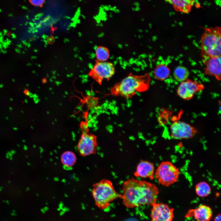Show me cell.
<instances>
[{
  "label": "cell",
  "mask_w": 221,
  "mask_h": 221,
  "mask_svg": "<svg viewBox=\"0 0 221 221\" xmlns=\"http://www.w3.org/2000/svg\"><path fill=\"white\" fill-rule=\"evenodd\" d=\"M123 204L127 208H133L143 205H152L157 203L159 193L154 184L132 178L123 184Z\"/></svg>",
  "instance_id": "6da1fadb"
},
{
  "label": "cell",
  "mask_w": 221,
  "mask_h": 221,
  "mask_svg": "<svg viewBox=\"0 0 221 221\" xmlns=\"http://www.w3.org/2000/svg\"><path fill=\"white\" fill-rule=\"evenodd\" d=\"M149 74L138 76L130 73L112 88V93L124 97H130L138 92L145 91L149 85Z\"/></svg>",
  "instance_id": "7a4b0ae2"
},
{
  "label": "cell",
  "mask_w": 221,
  "mask_h": 221,
  "mask_svg": "<svg viewBox=\"0 0 221 221\" xmlns=\"http://www.w3.org/2000/svg\"><path fill=\"white\" fill-rule=\"evenodd\" d=\"M200 39L202 60L221 56V29L220 27L204 28Z\"/></svg>",
  "instance_id": "3957f363"
},
{
  "label": "cell",
  "mask_w": 221,
  "mask_h": 221,
  "mask_svg": "<svg viewBox=\"0 0 221 221\" xmlns=\"http://www.w3.org/2000/svg\"><path fill=\"white\" fill-rule=\"evenodd\" d=\"M93 187L92 193L95 204L101 210L107 208L115 200L122 199V195L115 190L112 183L108 180L102 179Z\"/></svg>",
  "instance_id": "277c9868"
},
{
  "label": "cell",
  "mask_w": 221,
  "mask_h": 221,
  "mask_svg": "<svg viewBox=\"0 0 221 221\" xmlns=\"http://www.w3.org/2000/svg\"><path fill=\"white\" fill-rule=\"evenodd\" d=\"M180 173L179 169L168 161L161 162L155 173L159 184L166 187L177 182Z\"/></svg>",
  "instance_id": "5b68a950"
},
{
  "label": "cell",
  "mask_w": 221,
  "mask_h": 221,
  "mask_svg": "<svg viewBox=\"0 0 221 221\" xmlns=\"http://www.w3.org/2000/svg\"><path fill=\"white\" fill-rule=\"evenodd\" d=\"M115 68L114 64L107 61L96 63L89 73V75L99 83L104 79L108 80L114 74Z\"/></svg>",
  "instance_id": "8992f818"
},
{
  "label": "cell",
  "mask_w": 221,
  "mask_h": 221,
  "mask_svg": "<svg viewBox=\"0 0 221 221\" xmlns=\"http://www.w3.org/2000/svg\"><path fill=\"white\" fill-rule=\"evenodd\" d=\"M171 135L175 139L190 138L196 134V131L189 124L183 122L173 123L170 127Z\"/></svg>",
  "instance_id": "52a82bcc"
},
{
  "label": "cell",
  "mask_w": 221,
  "mask_h": 221,
  "mask_svg": "<svg viewBox=\"0 0 221 221\" xmlns=\"http://www.w3.org/2000/svg\"><path fill=\"white\" fill-rule=\"evenodd\" d=\"M204 88L203 85L196 81L187 79L181 82L178 87L177 92L181 98L185 100L191 99L196 92Z\"/></svg>",
  "instance_id": "ba28073f"
},
{
  "label": "cell",
  "mask_w": 221,
  "mask_h": 221,
  "mask_svg": "<svg viewBox=\"0 0 221 221\" xmlns=\"http://www.w3.org/2000/svg\"><path fill=\"white\" fill-rule=\"evenodd\" d=\"M150 217L151 221H172L173 210L168 205L156 203L152 205Z\"/></svg>",
  "instance_id": "9c48e42d"
},
{
  "label": "cell",
  "mask_w": 221,
  "mask_h": 221,
  "mask_svg": "<svg viewBox=\"0 0 221 221\" xmlns=\"http://www.w3.org/2000/svg\"><path fill=\"white\" fill-rule=\"evenodd\" d=\"M97 143L95 136L83 133L77 145L79 154L83 157L95 153Z\"/></svg>",
  "instance_id": "30bf717a"
},
{
  "label": "cell",
  "mask_w": 221,
  "mask_h": 221,
  "mask_svg": "<svg viewBox=\"0 0 221 221\" xmlns=\"http://www.w3.org/2000/svg\"><path fill=\"white\" fill-rule=\"evenodd\" d=\"M204 66V73L215 76L219 80L221 79V56L213 57L202 60Z\"/></svg>",
  "instance_id": "8fae6325"
},
{
  "label": "cell",
  "mask_w": 221,
  "mask_h": 221,
  "mask_svg": "<svg viewBox=\"0 0 221 221\" xmlns=\"http://www.w3.org/2000/svg\"><path fill=\"white\" fill-rule=\"evenodd\" d=\"M212 215V211L209 206L201 205L197 208L190 210L185 216L193 217L196 221H209Z\"/></svg>",
  "instance_id": "7c38bea8"
},
{
  "label": "cell",
  "mask_w": 221,
  "mask_h": 221,
  "mask_svg": "<svg viewBox=\"0 0 221 221\" xmlns=\"http://www.w3.org/2000/svg\"><path fill=\"white\" fill-rule=\"evenodd\" d=\"M154 166L153 164L147 161L141 160L138 164L136 170L134 173L136 177L148 178L153 180L154 174Z\"/></svg>",
  "instance_id": "4fadbf2b"
},
{
  "label": "cell",
  "mask_w": 221,
  "mask_h": 221,
  "mask_svg": "<svg viewBox=\"0 0 221 221\" xmlns=\"http://www.w3.org/2000/svg\"><path fill=\"white\" fill-rule=\"evenodd\" d=\"M165 0L172 5L176 11L187 14L190 11L195 0Z\"/></svg>",
  "instance_id": "5bb4252c"
},
{
  "label": "cell",
  "mask_w": 221,
  "mask_h": 221,
  "mask_svg": "<svg viewBox=\"0 0 221 221\" xmlns=\"http://www.w3.org/2000/svg\"><path fill=\"white\" fill-rule=\"evenodd\" d=\"M170 73L169 68L167 65L163 64H158L155 67L153 71L155 77L157 79L161 81L168 78Z\"/></svg>",
  "instance_id": "9a60e30c"
},
{
  "label": "cell",
  "mask_w": 221,
  "mask_h": 221,
  "mask_svg": "<svg viewBox=\"0 0 221 221\" xmlns=\"http://www.w3.org/2000/svg\"><path fill=\"white\" fill-rule=\"evenodd\" d=\"M75 154L70 151H66L61 155V160L64 168L66 169H71L76 161Z\"/></svg>",
  "instance_id": "2e32d148"
},
{
  "label": "cell",
  "mask_w": 221,
  "mask_h": 221,
  "mask_svg": "<svg viewBox=\"0 0 221 221\" xmlns=\"http://www.w3.org/2000/svg\"><path fill=\"white\" fill-rule=\"evenodd\" d=\"M173 75L176 80L181 82L188 79L189 75V72L186 67L179 65L175 69Z\"/></svg>",
  "instance_id": "e0dca14e"
},
{
  "label": "cell",
  "mask_w": 221,
  "mask_h": 221,
  "mask_svg": "<svg viewBox=\"0 0 221 221\" xmlns=\"http://www.w3.org/2000/svg\"><path fill=\"white\" fill-rule=\"evenodd\" d=\"M195 191L198 196L204 197L208 196L210 194L211 188L210 185L207 182L201 181L196 185Z\"/></svg>",
  "instance_id": "ac0fdd59"
},
{
  "label": "cell",
  "mask_w": 221,
  "mask_h": 221,
  "mask_svg": "<svg viewBox=\"0 0 221 221\" xmlns=\"http://www.w3.org/2000/svg\"><path fill=\"white\" fill-rule=\"evenodd\" d=\"M96 61L100 62L106 61L109 59L110 53L107 48L103 46H98L95 49Z\"/></svg>",
  "instance_id": "d6986e66"
},
{
  "label": "cell",
  "mask_w": 221,
  "mask_h": 221,
  "mask_svg": "<svg viewBox=\"0 0 221 221\" xmlns=\"http://www.w3.org/2000/svg\"><path fill=\"white\" fill-rule=\"evenodd\" d=\"M29 1L33 6H41L44 4L45 0H29Z\"/></svg>",
  "instance_id": "ffe728a7"
},
{
  "label": "cell",
  "mask_w": 221,
  "mask_h": 221,
  "mask_svg": "<svg viewBox=\"0 0 221 221\" xmlns=\"http://www.w3.org/2000/svg\"><path fill=\"white\" fill-rule=\"evenodd\" d=\"M214 221H221V215L220 213L218 214L215 217Z\"/></svg>",
  "instance_id": "44dd1931"
}]
</instances>
